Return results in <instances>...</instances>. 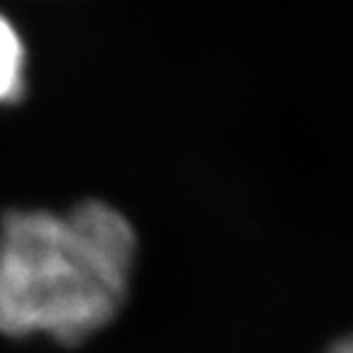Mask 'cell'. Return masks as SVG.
Wrapping results in <instances>:
<instances>
[{
	"label": "cell",
	"instance_id": "6da1fadb",
	"mask_svg": "<svg viewBox=\"0 0 353 353\" xmlns=\"http://www.w3.org/2000/svg\"><path fill=\"white\" fill-rule=\"evenodd\" d=\"M138 233L108 201L17 209L0 223V331L79 343L121 312Z\"/></svg>",
	"mask_w": 353,
	"mask_h": 353
},
{
	"label": "cell",
	"instance_id": "7a4b0ae2",
	"mask_svg": "<svg viewBox=\"0 0 353 353\" xmlns=\"http://www.w3.org/2000/svg\"><path fill=\"white\" fill-rule=\"evenodd\" d=\"M28 86V47L17 25L0 12V108L17 103Z\"/></svg>",
	"mask_w": 353,
	"mask_h": 353
},
{
	"label": "cell",
	"instance_id": "3957f363",
	"mask_svg": "<svg viewBox=\"0 0 353 353\" xmlns=\"http://www.w3.org/2000/svg\"><path fill=\"white\" fill-rule=\"evenodd\" d=\"M329 353H353V336L343 339V341H339L336 346L331 348Z\"/></svg>",
	"mask_w": 353,
	"mask_h": 353
}]
</instances>
